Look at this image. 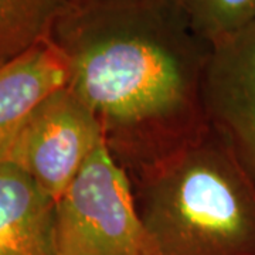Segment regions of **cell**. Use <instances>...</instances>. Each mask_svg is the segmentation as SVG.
<instances>
[{
    "label": "cell",
    "instance_id": "1",
    "mask_svg": "<svg viewBox=\"0 0 255 255\" xmlns=\"http://www.w3.org/2000/svg\"><path fill=\"white\" fill-rule=\"evenodd\" d=\"M50 40L130 180L201 137L210 46L176 0H74Z\"/></svg>",
    "mask_w": 255,
    "mask_h": 255
},
{
    "label": "cell",
    "instance_id": "2",
    "mask_svg": "<svg viewBox=\"0 0 255 255\" xmlns=\"http://www.w3.org/2000/svg\"><path fill=\"white\" fill-rule=\"evenodd\" d=\"M132 186L156 255H255V180L210 128Z\"/></svg>",
    "mask_w": 255,
    "mask_h": 255
},
{
    "label": "cell",
    "instance_id": "3",
    "mask_svg": "<svg viewBox=\"0 0 255 255\" xmlns=\"http://www.w3.org/2000/svg\"><path fill=\"white\" fill-rule=\"evenodd\" d=\"M57 255H156L132 180L102 142L54 204Z\"/></svg>",
    "mask_w": 255,
    "mask_h": 255
},
{
    "label": "cell",
    "instance_id": "4",
    "mask_svg": "<svg viewBox=\"0 0 255 255\" xmlns=\"http://www.w3.org/2000/svg\"><path fill=\"white\" fill-rule=\"evenodd\" d=\"M102 142L94 114L64 87L31 112L1 160L17 166L57 201Z\"/></svg>",
    "mask_w": 255,
    "mask_h": 255
},
{
    "label": "cell",
    "instance_id": "5",
    "mask_svg": "<svg viewBox=\"0 0 255 255\" xmlns=\"http://www.w3.org/2000/svg\"><path fill=\"white\" fill-rule=\"evenodd\" d=\"M201 101L210 129L255 180V20L211 46Z\"/></svg>",
    "mask_w": 255,
    "mask_h": 255
},
{
    "label": "cell",
    "instance_id": "6",
    "mask_svg": "<svg viewBox=\"0 0 255 255\" xmlns=\"http://www.w3.org/2000/svg\"><path fill=\"white\" fill-rule=\"evenodd\" d=\"M67 84L68 64L50 38L0 65V160L31 112Z\"/></svg>",
    "mask_w": 255,
    "mask_h": 255
},
{
    "label": "cell",
    "instance_id": "7",
    "mask_svg": "<svg viewBox=\"0 0 255 255\" xmlns=\"http://www.w3.org/2000/svg\"><path fill=\"white\" fill-rule=\"evenodd\" d=\"M55 201L17 166L0 162V255H57Z\"/></svg>",
    "mask_w": 255,
    "mask_h": 255
},
{
    "label": "cell",
    "instance_id": "8",
    "mask_svg": "<svg viewBox=\"0 0 255 255\" xmlns=\"http://www.w3.org/2000/svg\"><path fill=\"white\" fill-rule=\"evenodd\" d=\"M65 0H0V65L50 38Z\"/></svg>",
    "mask_w": 255,
    "mask_h": 255
},
{
    "label": "cell",
    "instance_id": "9",
    "mask_svg": "<svg viewBox=\"0 0 255 255\" xmlns=\"http://www.w3.org/2000/svg\"><path fill=\"white\" fill-rule=\"evenodd\" d=\"M191 28L210 46L255 20V0H176Z\"/></svg>",
    "mask_w": 255,
    "mask_h": 255
},
{
    "label": "cell",
    "instance_id": "10",
    "mask_svg": "<svg viewBox=\"0 0 255 255\" xmlns=\"http://www.w3.org/2000/svg\"><path fill=\"white\" fill-rule=\"evenodd\" d=\"M65 1H74V0H65Z\"/></svg>",
    "mask_w": 255,
    "mask_h": 255
}]
</instances>
